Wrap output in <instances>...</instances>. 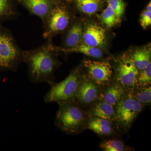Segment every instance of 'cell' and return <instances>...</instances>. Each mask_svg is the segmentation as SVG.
I'll use <instances>...</instances> for the list:
<instances>
[{
  "mask_svg": "<svg viewBox=\"0 0 151 151\" xmlns=\"http://www.w3.org/2000/svg\"><path fill=\"white\" fill-rule=\"evenodd\" d=\"M47 40L37 48L23 50L22 59L27 65L28 77L32 83H46L51 86L55 82L54 73L59 65L57 55L60 51L52 39Z\"/></svg>",
  "mask_w": 151,
  "mask_h": 151,
  "instance_id": "obj_1",
  "label": "cell"
},
{
  "mask_svg": "<svg viewBox=\"0 0 151 151\" xmlns=\"http://www.w3.org/2000/svg\"><path fill=\"white\" fill-rule=\"evenodd\" d=\"M55 115V124L62 132L76 134L86 128L88 117L76 101L60 104Z\"/></svg>",
  "mask_w": 151,
  "mask_h": 151,
  "instance_id": "obj_2",
  "label": "cell"
},
{
  "mask_svg": "<svg viewBox=\"0 0 151 151\" xmlns=\"http://www.w3.org/2000/svg\"><path fill=\"white\" fill-rule=\"evenodd\" d=\"M82 77L78 68L72 70L63 81L52 84L44 97V102L46 103H55L60 105L75 101L76 95Z\"/></svg>",
  "mask_w": 151,
  "mask_h": 151,
  "instance_id": "obj_3",
  "label": "cell"
},
{
  "mask_svg": "<svg viewBox=\"0 0 151 151\" xmlns=\"http://www.w3.org/2000/svg\"><path fill=\"white\" fill-rule=\"evenodd\" d=\"M22 50L10 31L0 24V70L17 71L23 62Z\"/></svg>",
  "mask_w": 151,
  "mask_h": 151,
  "instance_id": "obj_4",
  "label": "cell"
},
{
  "mask_svg": "<svg viewBox=\"0 0 151 151\" xmlns=\"http://www.w3.org/2000/svg\"><path fill=\"white\" fill-rule=\"evenodd\" d=\"M72 21L73 15L67 7L54 3L42 22L43 38L52 39L57 35L64 32Z\"/></svg>",
  "mask_w": 151,
  "mask_h": 151,
  "instance_id": "obj_5",
  "label": "cell"
},
{
  "mask_svg": "<svg viewBox=\"0 0 151 151\" xmlns=\"http://www.w3.org/2000/svg\"><path fill=\"white\" fill-rule=\"evenodd\" d=\"M144 107L133 97L131 92H127L114 107L115 122L124 129H129Z\"/></svg>",
  "mask_w": 151,
  "mask_h": 151,
  "instance_id": "obj_6",
  "label": "cell"
},
{
  "mask_svg": "<svg viewBox=\"0 0 151 151\" xmlns=\"http://www.w3.org/2000/svg\"><path fill=\"white\" fill-rule=\"evenodd\" d=\"M139 70L135 66L132 57L125 55L119 60L115 69L116 82L127 92H131L137 86Z\"/></svg>",
  "mask_w": 151,
  "mask_h": 151,
  "instance_id": "obj_7",
  "label": "cell"
},
{
  "mask_svg": "<svg viewBox=\"0 0 151 151\" xmlns=\"http://www.w3.org/2000/svg\"><path fill=\"white\" fill-rule=\"evenodd\" d=\"M84 65L88 77L101 89L111 84L113 71L110 63L88 60H84Z\"/></svg>",
  "mask_w": 151,
  "mask_h": 151,
  "instance_id": "obj_8",
  "label": "cell"
},
{
  "mask_svg": "<svg viewBox=\"0 0 151 151\" xmlns=\"http://www.w3.org/2000/svg\"><path fill=\"white\" fill-rule=\"evenodd\" d=\"M101 89L88 77L82 76L75 101L80 106L92 105L98 100Z\"/></svg>",
  "mask_w": 151,
  "mask_h": 151,
  "instance_id": "obj_9",
  "label": "cell"
},
{
  "mask_svg": "<svg viewBox=\"0 0 151 151\" xmlns=\"http://www.w3.org/2000/svg\"><path fill=\"white\" fill-rule=\"evenodd\" d=\"M21 2L30 14L38 17L42 23L54 4L53 0H22Z\"/></svg>",
  "mask_w": 151,
  "mask_h": 151,
  "instance_id": "obj_10",
  "label": "cell"
},
{
  "mask_svg": "<svg viewBox=\"0 0 151 151\" xmlns=\"http://www.w3.org/2000/svg\"><path fill=\"white\" fill-rule=\"evenodd\" d=\"M82 38L84 43L99 47L104 45L106 39V33L104 28L96 24H90L83 32Z\"/></svg>",
  "mask_w": 151,
  "mask_h": 151,
  "instance_id": "obj_11",
  "label": "cell"
},
{
  "mask_svg": "<svg viewBox=\"0 0 151 151\" xmlns=\"http://www.w3.org/2000/svg\"><path fill=\"white\" fill-rule=\"evenodd\" d=\"M103 89H101L97 100L104 101L113 107L127 92L116 82L111 83Z\"/></svg>",
  "mask_w": 151,
  "mask_h": 151,
  "instance_id": "obj_12",
  "label": "cell"
},
{
  "mask_svg": "<svg viewBox=\"0 0 151 151\" xmlns=\"http://www.w3.org/2000/svg\"><path fill=\"white\" fill-rule=\"evenodd\" d=\"M67 32L63 41V47H58L59 51L72 48L80 44L83 33V27L80 23H72L66 30Z\"/></svg>",
  "mask_w": 151,
  "mask_h": 151,
  "instance_id": "obj_13",
  "label": "cell"
},
{
  "mask_svg": "<svg viewBox=\"0 0 151 151\" xmlns=\"http://www.w3.org/2000/svg\"><path fill=\"white\" fill-rule=\"evenodd\" d=\"M86 127L99 136H110L114 133L111 122L98 117L89 116Z\"/></svg>",
  "mask_w": 151,
  "mask_h": 151,
  "instance_id": "obj_14",
  "label": "cell"
},
{
  "mask_svg": "<svg viewBox=\"0 0 151 151\" xmlns=\"http://www.w3.org/2000/svg\"><path fill=\"white\" fill-rule=\"evenodd\" d=\"M89 116L106 119L111 122H115L114 108L103 101L97 100L92 104L89 112Z\"/></svg>",
  "mask_w": 151,
  "mask_h": 151,
  "instance_id": "obj_15",
  "label": "cell"
},
{
  "mask_svg": "<svg viewBox=\"0 0 151 151\" xmlns=\"http://www.w3.org/2000/svg\"><path fill=\"white\" fill-rule=\"evenodd\" d=\"M20 15L12 0H0V24L5 21L15 20Z\"/></svg>",
  "mask_w": 151,
  "mask_h": 151,
  "instance_id": "obj_16",
  "label": "cell"
},
{
  "mask_svg": "<svg viewBox=\"0 0 151 151\" xmlns=\"http://www.w3.org/2000/svg\"><path fill=\"white\" fill-rule=\"evenodd\" d=\"M131 57L135 66L141 71L151 62L150 47L137 50Z\"/></svg>",
  "mask_w": 151,
  "mask_h": 151,
  "instance_id": "obj_17",
  "label": "cell"
},
{
  "mask_svg": "<svg viewBox=\"0 0 151 151\" xmlns=\"http://www.w3.org/2000/svg\"><path fill=\"white\" fill-rule=\"evenodd\" d=\"M60 52L66 53L72 52L82 53L87 56L97 58H100L103 56L102 50L99 47L90 46L85 43L79 44L73 48L64 50Z\"/></svg>",
  "mask_w": 151,
  "mask_h": 151,
  "instance_id": "obj_18",
  "label": "cell"
},
{
  "mask_svg": "<svg viewBox=\"0 0 151 151\" xmlns=\"http://www.w3.org/2000/svg\"><path fill=\"white\" fill-rule=\"evenodd\" d=\"M133 97L144 106L149 105L151 102V86L145 87L136 86L131 91Z\"/></svg>",
  "mask_w": 151,
  "mask_h": 151,
  "instance_id": "obj_19",
  "label": "cell"
},
{
  "mask_svg": "<svg viewBox=\"0 0 151 151\" xmlns=\"http://www.w3.org/2000/svg\"><path fill=\"white\" fill-rule=\"evenodd\" d=\"M100 0H76L77 8L81 12L88 15L95 13L99 9Z\"/></svg>",
  "mask_w": 151,
  "mask_h": 151,
  "instance_id": "obj_20",
  "label": "cell"
},
{
  "mask_svg": "<svg viewBox=\"0 0 151 151\" xmlns=\"http://www.w3.org/2000/svg\"><path fill=\"white\" fill-rule=\"evenodd\" d=\"M100 147L105 151H124L127 149L122 141L116 139L105 140L100 143Z\"/></svg>",
  "mask_w": 151,
  "mask_h": 151,
  "instance_id": "obj_21",
  "label": "cell"
},
{
  "mask_svg": "<svg viewBox=\"0 0 151 151\" xmlns=\"http://www.w3.org/2000/svg\"><path fill=\"white\" fill-rule=\"evenodd\" d=\"M151 83V63L147 65L139 73L137 79V87H145L150 86Z\"/></svg>",
  "mask_w": 151,
  "mask_h": 151,
  "instance_id": "obj_22",
  "label": "cell"
},
{
  "mask_svg": "<svg viewBox=\"0 0 151 151\" xmlns=\"http://www.w3.org/2000/svg\"><path fill=\"white\" fill-rule=\"evenodd\" d=\"M101 17L103 22L108 27H113L117 23L119 22L113 10L108 5L101 14Z\"/></svg>",
  "mask_w": 151,
  "mask_h": 151,
  "instance_id": "obj_23",
  "label": "cell"
},
{
  "mask_svg": "<svg viewBox=\"0 0 151 151\" xmlns=\"http://www.w3.org/2000/svg\"><path fill=\"white\" fill-rule=\"evenodd\" d=\"M108 6L111 7L118 22L120 21L125 11V4L123 0H108Z\"/></svg>",
  "mask_w": 151,
  "mask_h": 151,
  "instance_id": "obj_24",
  "label": "cell"
},
{
  "mask_svg": "<svg viewBox=\"0 0 151 151\" xmlns=\"http://www.w3.org/2000/svg\"><path fill=\"white\" fill-rule=\"evenodd\" d=\"M140 23L144 28H147L151 24V12L147 10L144 11L141 15Z\"/></svg>",
  "mask_w": 151,
  "mask_h": 151,
  "instance_id": "obj_25",
  "label": "cell"
},
{
  "mask_svg": "<svg viewBox=\"0 0 151 151\" xmlns=\"http://www.w3.org/2000/svg\"><path fill=\"white\" fill-rule=\"evenodd\" d=\"M147 11H149V12H151V1L150 2V3H149L148 5L147 6Z\"/></svg>",
  "mask_w": 151,
  "mask_h": 151,
  "instance_id": "obj_26",
  "label": "cell"
}]
</instances>
